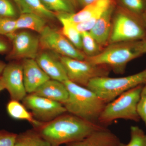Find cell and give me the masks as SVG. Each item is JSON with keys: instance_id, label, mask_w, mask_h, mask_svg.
Segmentation results:
<instances>
[{"instance_id": "9", "label": "cell", "mask_w": 146, "mask_h": 146, "mask_svg": "<svg viewBox=\"0 0 146 146\" xmlns=\"http://www.w3.org/2000/svg\"><path fill=\"white\" fill-rule=\"evenodd\" d=\"M114 0H97L73 13H55L56 16L65 18L72 22L80 33L89 31L102 13L114 3Z\"/></svg>"}, {"instance_id": "24", "label": "cell", "mask_w": 146, "mask_h": 146, "mask_svg": "<svg viewBox=\"0 0 146 146\" xmlns=\"http://www.w3.org/2000/svg\"><path fill=\"white\" fill-rule=\"evenodd\" d=\"M82 51L86 58L94 57L103 49L89 31L81 33Z\"/></svg>"}, {"instance_id": "33", "label": "cell", "mask_w": 146, "mask_h": 146, "mask_svg": "<svg viewBox=\"0 0 146 146\" xmlns=\"http://www.w3.org/2000/svg\"><path fill=\"white\" fill-rule=\"evenodd\" d=\"M96 1L97 0H74L75 3H76L82 8L91 4Z\"/></svg>"}, {"instance_id": "10", "label": "cell", "mask_w": 146, "mask_h": 146, "mask_svg": "<svg viewBox=\"0 0 146 146\" xmlns=\"http://www.w3.org/2000/svg\"><path fill=\"white\" fill-rule=\"evenodd\" d=\"M17 31L7 37L10 40L11 48L7 54V60L11 61L35 59L40 47L39 36L29 31Z\"/></svg>"}, {"instance_id": "34", "label": "cell", "mask_w": 146, "mask_h": 146, "mask_svg": "<svg viewBox=\"0 0 146 146\" xmlns=\"http://www.w3.org/2000/svg\"><path fill=\"white\" fill-rule=\"evenodd\" d=\"M6 65L7 64H6L5 62L0 60V76H1L3 72Z\"/></svg>"}, {"instance_id": "8", "label": "cell", "mask_w": 146, "mask_h": 146, "mask_svg": "<svg viewBox=\"0 0 146 146\" xmlns=\"http://www.w3.org/2000/svg\"><path fill=\"white\" fill-rule=\"evenodd\" d=\"M40 47L45 50L52 52L60 56L83 60L86 56L56 29L46 26L39 34Z\"/></svg>"}, {"instance_id": "25", "label": "cell", "mask_w": 146, "mask_h": 146, "mask_svg": "<svg viewBox=\"0 0 146 146\" xmlns=\"http://www.w3.org/2000/svg\"><path fill=\"white\" fill-rule=\"evenodd\" d=\"M121 7L141 16L146 11V0H118Z\"/></svg>"}, {"instance_id": "6", "label": "cell", "mask_w": 146, "mask_h": 146, "mask_svg": "<svg viewBox=\"0 0 146 146\" xmlns=\"http://www.w3.org/2000/svg\"><path fill=\"white\" fill-rule=\"evenodd\" d=\"M136 42L109 44L98 55L85 59L93 64L106 65L114 72L122 74L128 63L142 56L137 50Z\"/></svg>"}, {"instance_id": "37", "label": "cell", "mask_w": 146, "mask_h": 146, "mask_svg": "<svg viewBox=\"0 0 146 146\" xmlns=\"http://www.w3.org/2000/svg\"><path fill=\"white\" fill-rule=\"evenodd\" d=\"M125 144L123 143H121L118 145V146H125Z\"/></svg>"}, {"instance_id": "22", "label": "cell", "mask_w": 146, "mask_h": 146, "mask_svg": "<svg viewBox=\"0 0 146 146\" xmlns=\"http://www.w3.org/2000/svg\"><path fill=\"white\" fill-rule=\"evenodd\" d=\"M56 18L62 25L60 31L62 34L75 47L82 51L81 33L76 28L74 23L62 17L56 16Z\"/></svg>"}, {"instance_id": "20", "label": "cell", "mask_w": 146, "mask_h": 146, "mask_svg": "<svg viewBox=\"0 0 146 146\" xmlns=\"http://www.w3.org/2000/svg\"><path fill=\"white\" fill-rule=\"evenodd\" d=\"M47 21L44 18L35 14H20L16 19L17 31L27 29L40 34L47 26Z\"/></svg>"}, {"instance_id": "1", "label": "cell", "mask_w": 146, "mask_h": 146, "mask_svg": "<svg viewBox=\"0 0 146 146\" xmlns=\"http://www.w3.org/2000/svg\"><path fill=\"white\" fill-rule=\"evenodd\" d=\"M106 127L67 112L35 129L52 146H60L82 140Z\"/></svg>"}, {"instance_id": "19", "label": "cell", "mask_w": 146, "mask_h": 146, "mask_svg": "<svg viewBox=\"0 0 146 146\" xmlns=\"http://www.w3.org/2000/svg\"><path fill=\"white\" fill-rule=\"evenodd\" d=\"M6 110L11 117L14 119L27 121L33 128H37L43 123L35 119L31 112L18 101L11 100L7 104Z\"/></svg>"}, {"instance_id": "3", "label": "cell", "mask_w": 146, "mask_h": 146, "mask_svg": "<svg viewBox=\"0 0 146 146\" xmlns=\"http://www.w3.org/2000/svg\"><path fill=\"white\" fill-rule=\"evenodd\" d=\"M143 86L140 85L126 91L108 103L99 118V123L106 127L119 119L139 121L141 119L137 112V106Z\"/></svg>"}, {"instance_id": "14", "label": "cell", "mask_w": 146, "mask_h": 146, "mask_svg": "<svg viewBox=\"0 0 146 146\" xmlns=\"http://www.w3.org/2000/svg\"><path fill=\"white\" fill-rule=\"evenodd\" d=\"M35 60L41 69L51 79L64 82L68 78L59 56L53 55L48 52L39 53Z\"/></svg>"}, {"instance_id": "32", "label": "cell", "mask_w": 146, "mask_h": 146, "mask_svg": "<svg viewBox=\"0 0 146 146\" xmlns=\"http://www.w3.org/2000/svg\"><path fill=\"white\" fill-rule=\"evenodd\" d=\"M137 50L141 55L146 54V39L136 42Z\"/></svg>"}, {"instance_id": "27", "label": "cell", "mask_w": 146, "mask_h": 146, "mask_svg": "<svg viewBox=\"0 0 146 146\" xmlns=\"http://www.w3.org/2000/svg\"><path fill=\"white\" fill-rule=\"evenodd\" d=\"M17 31L16 19L0 18V35L7 38Z\"/></svg>"}, {"instance_id": "26", "label": "cell", "mask_w": 146, "mask_h": 146, "mask_svg": "<svg viewBox=\"0 0 146 146\" xmlns=\"http://www.w3.org/2000/svg\"><path fill=\"white\" fill-rule=\"evenodd\" d=\"M130 139L125 146H146V133L138 126H131Z\"/></svg>"}, {"instance_id": "23", "label": "cell", "mask_w": 146, "mask_h": 146, "mask_svg": "<svg viewBox=\"0 0 146 146\" xmlns=\"http://www.w3.org/2000/svg\"><path fill=\"white\" fill-rule=\"evenodd\" d=\"M45 7L55 13H75L74 0H40Z\"/></svg>"}, {"instance_id": "35", "label": "cell", "mask_w": 146, "mask_h": 146, "mask_svg": "<svg viewBox=\"0 0 146 146\" xmlns=\"http://www.w3.org/2000/svg\"><path fill=\"white\" fill-rule=\"evenodd\" d=\"M5 89L3 82L1 76H0V92Z\"/></svg>"}, {"instance_id": "21", "label": "cell", "mask_w": 146, "mask_h": 146, "mask_svg": "<svg viewBox=\"0 0 146 146\" xmlns=\"http://www.w3.org/2000/svg\"><path fill=\"white\" fill-rule=\"evenodd\" d=\"M14 146H52L34 128L17 134Z\"/></svg>"}, {"instance_id": "4", "label": "cell", "mask_w": 146, "mask_h": 146, "mask_svg": "<svg viewBox=\"0 0 146 146\" xmlns=\"http://www.w3.org/2000/svg\"><path fill=\"white\" fill-rule=\"evenodd\" d=\"M145 39L146 29L141 16L121 7L115 10L108 44Z\"/></svg>"}, {"instance_id": "30", "label": "cell", "mask_w": 146, "mask_h": 146, "mask_svg": "<svg viewBox=\"0 0 146 146\" xmlns=\"http://www.w3.org/2000/svg\"><path fill=\"white\" fill-rule=\"evenodd\" d=\"M17 133L2 129L0 130V146H14Z\"/></svg>"}, {"instance_id": "2", "label": "cell", "mask_w": 146, "mask_h": 146, "mask_svg": "<svg viewBox=\"0 0 146 146\" xmlns=\"http://www.w3.org/2000/svg\"><path fill=\"white\" fill-rule=\"evenodd\" d=\"M63 82L69 93L68 100L63 104L67 112L90 122L99 123V118L108 103L86 87L68 80Z\"/></svg>"}, {"instance_id": "11", "label": "cell", "mask_w": 146, "mask_h": 146, "mask_svg": "<svg viewBox=\"0 0 146 146\" xmlns=\"http://www.w3.org/2000/svg\"><path fill=\"white\" fill-rule=\"evenodd\" d=\"M22 101L35 119L42 123L51 121L67 112L62 104L33 94L27 95Z\"/></svg>"}, {"instance_id": "16", "label": "cell", "mask_w": 146, "mask_h": 146, "mask_svg": "<svg viewBox=\"0 0 146 146\" xmlns=\"http://www.w3.org/2000/svg\"><path fill=\"white\" fill-rule=\"evenodd\" d=\"M119 138L107 127L96 131L82 140L66 144L65 146H118Z\"/></svg>"}, {"instance_id": "7", "label": "cell", "mask_w": 146, "mask_h": 146, "mask_svg": "<svg viewBox=\"0 0 146 146\" xmlns=\"http://www.w3.org/2000/svg\"><path fill=\"white\" fill-rule=\"evenodd\" d=\"M68 80L77 85L86 87L94 79L108 76L111 70L105 65H97L84 59L81 60L60 56Z\"/></svg>"}, {"instance_id": "15", "label": "cell", "mask_w": 146, "mask_h": 146, "mask_svg": "<svg viewBox=\"0 0 146 146\" xmlns=\"http://www.w3.org/2000/svg\"><path fill=\"white\" fill-rule=\"evenodd\" d=\"M115 10V3L112 4L97 21L89 31L102 48L108 44L112 27V18Z\"/></svg>"}, {"instance_id": "12", "label": "cell", "mask_w": 146, "mask_h": 146, "mask_svg": "<svg viewBox=\"0 0 146 146\" xmlns=\"http://www.w3.org/2000/svg\"><path fill=\"white\" fill-rule=\"evenodd\" d=\"M5 89L11 100L21 101L27 95L24 84L22 63L10 61L7 64L1 75Z\"/></svg>"}, {"instance_id": "17", "label": "cell", "mask_w": 146, "mask_h": 146, "mask_svg": "<svg viewBox=\"0 0 146 146\" xmlns=\"http://www.w3.org/2000/svg\"><path fill=\"white\" fill-rule=\"evenodd\" d=\"M33 94L63 104L68 100L69 93L61 82L50 79L36 89Z\"/></svg>"}, {"instance_id": "28", "label": "cell", "mask_w": 146, "mask_h": 146, "mask_svg": "<svg viewBox=\"0 0 146 146\" xmlns=\"http://www.w3.org/2000/svg\"><path fill=\"white\" fill-rule=\"evenodd\" d=\"M18 16L16 7L10 0H0V18L16 19Z\"/></svg>"}, {"instance_id": "5", "label": "cell", "mask_w": 146, "mask_h": 146, "mask_svg": "<svg viewBox=\"0 0 146 146\" xmlns=\"http://www.w3.org/2000/svg\"><path fill=\"white\" fill-rule=\"evenodd\" d=\"M145 84L146 67L139 72L126 76H107L94 79L89 82L86 88L108 103L126 91Z\"/></svg>"}, {"instance_id": "18", "label": "cell", "mask_w": 146, "mask_h": 146, "mask_svg": "<svg viewBox=\"0 0 146 146\" xmlns=\"http://www.w3.org/2000/svg\"><path fill=\"white\" fill-rule=\"evenodd\" d=\"M20 14L31 13L41 16L47 20H54L55 13L50 11L40 0H13Z\"/></svg>"}, {"instance_id": "29", "label": "cell", "mask_w": 146, "mask_h": 146, "mask_svg": "<svg viewBox=\"0 0 146 146\" xmlns=\"http://www.w3.org/2000/svg\"><path fill=\"white\" fill-rule=\"evenodd\" d=\"M137 112L140 119L144 122L146 127V84L143 86L141 91L137 106Z\"/></svg>"}, {"instance_id": "36", "label": "cell", "mask_w": 146, "mask_h": 146, "mask_svg": "<svg viewBox=\"0 0 146 146\" xmlns=\"http://www.w3.org/2000/svg\"><path fill=\"white\" fill-rule=\"evenodd\" d=\"M141 16L142 20H143V23L144 24V25H145V27L146 29V11Z\"/></svg>"}, {"instance_id": "13", "label": "cell", "mask_w": 146, "mask_h": 146, "mask_svg": "<svg viewBox=\"0 0 146 146\" xmlns=\"http://www.w3.org/2000/svg\"><path fill=\"white\" fill-rule=\"evenodd\" d=\"M21 63L27 94H33L43 84L50 79L41 69L35 59H24Z\"/></svg>"}, {"instance_id": "31", "label": "cell", "mask_w": 146, "mask_h": 146, "mask_svg": "<svg viewBox=\"0 0 146 146\" xmlns=\"http://www.w3.org/2000/svg\"><path fill=\"white\" fill-rule=\"evenodd\" d=\"M11 44L10 40L5 36L0 35V54H7L10 51Z\"/></svg>"}]
</instances>
